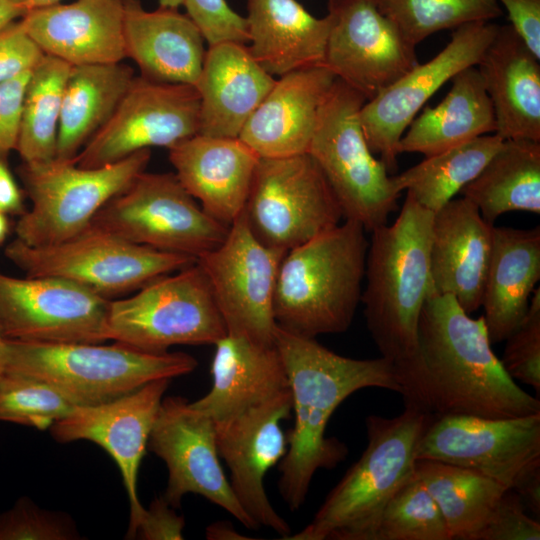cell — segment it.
I'll return each instance as SVG.
<instances>
[{"instance_id": "6da1fadb", "label": "cell", "mask_w": 540, "mask_h": 540, "mask_svg": "<svg viewBox=\"0 0 540 540\" xmlns=\"http://www.w3.org/2000/svg\"><path fill=\"white\" fill-rule=\"evenodd\" d=\"M483 316L473 319L448 294L431 292L420 315L413 359L396 370L405 406L433 417L487 418L540 413L491 348Z\"/></svg>"}, {"instance_id": "7a4b0ae2", "label": "cell", "mask_w": 540, "mask_h": 540, "mask_svg": "<svg viewBox=\"0 0 540 540\" xmlns=\"http://www.w3.org/2000/svg\"><path fill=\"white\" fill-rule=\"evenodd\" d=\"M275 346L282 358L294 413L287 434L288 449L279 462L278 491L295 512L304 504L319 469H333L347 454V446L326 437L328 422L339 405L364 388H382L400 394L394 365L383 357L354 359L277 327Z\"/></svg>"}, {"instance_id": "3957f363", "label": "cell", "mask_w": 540, "mask_h": 540, "mask_svg": "<svg viewBox=\"0 0 540 540\" xmlns=\"http://www.w3.org/2000/svg\"><path fill=\"white\" fill-rule=\"evenodd\" d=\"M433 214L406 193L396 220L371 232L361 302L367 329L381 357L395 370L416 353L420 315L433 292L429 258Z\"/></svg>"}, {"instance_id": "277c9868", "label": "cell", "mask_w": 540, "mask_h": 540, "mask_svg": "<svg viewBox=\"0 0 540 540\" xmlns=\"http://www.w3.org/2000/svg\"><path fill=\"white\" fill-rule=\"evenodd\" d=\"M365 232L359 223L344 220L285 253L273 303L277 327L315 338L351 326L361 302Z\"/></svg>"}, {"instance_id": "5b68a950", "label": "cell", "mask_w": 540, "mask_h": 540, "mask_svg": "<svg viewBox=\"0 0 540 540\" xmlns=\"http://www.w3.org/2000/svg\"><path fill=\"white\" fill-rule=\"evenodd\" d=\"M432 419L412 406L395 417L367 416L362 455L312 521L285 540H368L387 502L414 474L417 446Z\"/></svg>"}, {"instance_id": "8992f818", "label": "cell", "mask_w": 540, "mask_h": 540, "mask_svg": "<svg viewBox=\"0 0 540 540\" xmlns=\"http://www.w3.org/2000/svg\"><path fill=\"white\" fill-rule=\"evenodd\" d=\"M197 366L187 353H148L116 341L104 345L5 339L4 346V372L42 380L76 406L106 403L151 381L189 374Z\"/></svg>"}, {"instance_id": "52a82bcc", "label": "cell", "mask_w": 540, "mask_h": 540, "mask_svg": "<svg viewBox=\"0 0 540 540\" xmlns=\"http://www.w3.org/2000/svg\"><path fill=\"white\" fill-rule=\"evenodd\" d=\"M365 102L362 94L336 78L320 108L307 153L330 185L343 219L371 233L398 210L401 193L367 144L360 121Z\"/></svg>"}, {"instance_id": "ba28073f", "label": "cell", "mask_w": 540, "mask_h": 540, "mask_svg": "<svg viewBox=\"0 0 540 540\" xmlns=\"http://www.w3.org/2000/svg\"><path fill=\"white\" fill-rule=\"evenodd\" d=\"M151 150L101 167L74 161L22 162L17 172L31 201L15 225L17 239L30 246L63 242L91 225L95 214L146 170Z\"/></svg>"}, {"instance_id": "9c48e42d", "label": "cell", "mask_w": 540, "mask_h": 540, "mask_svg": "<svg viewBox=\"0 0 540 540\" xmlns=\"http://www.w3.org/2000/svg\"><path fill=\"white\" fill-rule=\"evenodd\" d=\"M109 340L148 353L176 345H214L227 335L208 279L195 261L126 298L110 300Z\"/></svg>"}, {"instance_id": "30bf717a", "label": "cell", "mask_w": 540, "mask_h": 540, "mask_svg": "<svg viewBox=\"0 0 540 540\" xmlns=\"http://www.w3.org/2000/svg\"><path fill=\"white\" fill-rule=\"evenodd\" d=\"M4 254L26 276L63 278L107 299L136 291L196 261L188 255L129 242L93 225L48 246H30L16 238Z\"/></svg>"}, {"instance_id": "8fae6325", "label": "cell", "mask_w": 540, "mask_h": 540, "mask_svg": "<svg viewBox=\"0 0 540 540\" xmlns=\"http://www.w3.org/2000/svg\"><path fill=\"white\" fill-rule=\"evenodd\" d=\"M91 225L129 242L197 259L229 226L208 215L175 173H140L93 217Z\"/></svg>"}, {"instance_id": "7c38bea8", "label": "cell", "mask_w": 540, "mask_h": 540, "mask_svg": "<svg viewBox=\"0 0 540 540\" xmlns=\"http://www.w3.org/2000/svg\"><path fill=\"white\" fill-rule=\"evenodd\" d=\"M243 215L260 242L283 251L343 220L336 196L308 153L260 158Z\"/></svg>"}, {"instance_id": "4fadbf2b", "label": "cell", "mask_w": 540, "mask_h": 540, "mask_svg": "<svg viewBox=\"0 0 540 540\" xmlns=\"http://www.w3.org/2000/svg\"><path fill=\"white\" fill-rule=\"evenodd\" d=\"M287 251L268 247L250 231L242 213L225 239L196 259L204 271L228 335L275 344L273 303L280 263Z\"/></svg>"}, {"instance_id": "5bb4252c", "label": "cell", "mask_w": 540, "mask_h": 540, "mask_svg": "<svg viewBox=\"0 0 540 540\" xmlns=\"http://www.w3.org/2000/svg\"><path fill=\"white\" fill-rule=\"evenodd\" d=\"M110 300L63 278L0 272V332L25 342L104 343Z\"/></svg>"}, {"instance_id": "9a60e30c", "label": "cell", "mask_w": 540, "mask_h": 540, "mask_svg": "<svg viewBox=\"0 0 540 540\" xmlns=\"http://www.w3.org/2000/svg\"><path fill=\"white\" fill-rule=\"evenodd\" d=\"M416 459L471 469L513 490L540 467V413L509 418L433 417L419 441Z\"/></svg>"}, {"instance_id": "2e32d148", "label": "cell", "mask_w": 540, "mask_h": 540, "mask_svg": "<svg viewBox=\"0 0 540 540\" xmlns=\"http://www.w3.org/2000/svg\"><path fill=\"white\" fill-rule=\"evenodd\" d=\"M200 98L194 85L136 76L109 120L74 159L83 168L118 162L151 147L170 149L199 130Z\"/></svg>"}, {"instance_id": "e0dca14e", "label": "cell", "mask_w": 540, "mask_h": 540, "mask_svg": "<svg viewBox=\"0 0 540 540\" xmlns=\"http://www.w3.org/2000/svg\"><path fill=\"white\" fill-rule=\"evenodd\" d=\"M147 449L166 464L168 481L162 496L173 508L193 493L223 508L246 528L261 527L243 509L223 471L214 421L186 398L163 397Z\"/></svg>"}, {"instance_id": "ac0fdd59", "label": "cell", "mask_w": 540, "mask_h": 540, "mask_svg": "<svg viewBox=\"0 0 540 540\" xmlns=\"http://www.w3.org/2000/svg\"><path fill=\"white\" fill-rule=\"evenodd\" d=\"M498 25L474 21L454 29L451 40L432 59L418 63L404 76L366 101L360 121L370 150L380 155L388 172L397 167L398 143L432 95L457 73L476 66Z\"/></svg>"}, {"instance_id": "d6986e66", "label": "cell", "mask_w": 540, "mask_h": 540, "mask_svg": "<svg viewBox=\"0 0 540 540\" xmlns=\"http://www.w3.org/2000/svg\"><path fill=\"white\" fill-rule=\"evenodd\" d=\"M324 66L372 100L419 62L416 46L370 0H328Z\"/></svg>"}, {"instance_id": "ffe728a7", "label": "cell", "mask_w": 540, "mask_h": 540, "mask_svg": "<svg viewBox=\"0 0 540 540\" xmlns=\"http://www.w3.org/2000/svg\"><path fill=\"white\" fill-rule=\"evenodd\" d=\"M289 388L231 417L214 421L217 450L230 471V486L243 509L260 526L286 539L287 521L268 499L264 480L288 449L281 423L290 417Z\"/></svg>"}, {"instance_id": "44dd1931", "label": "cell", "mask_w": 540, "mask_h": 540, "mask_svg": "<svg viewBox=\"0 0 540 540\" xmlns=\"http://www.w3.org/2000/svg\"><path fill=\"white\" fill-rule=\"evenodd\" d=\"M171 379L151 381L115 400L76 406L48 429L59 443L87 440L103 448L117 464L126 489L130 518L127 539H134L146 508L137 492V480L148 439Z\"/></svg>"}, {"instance_id": "7402d4cb", "label": "cell", "mask_w": 540, "mask_h": 540, "mask_svg": "<svg viewBox=\"0 0 540 540\" xmlns=\"http://www.w3.org/2000/svg\"><path fill=\"white\" fill-rule=\"evenodd\" d=\"M493 228L465 197L453 198L433 214L429 251L432 290L453 296L468 314L482 304Z\"/></svg>"}, {"instance_id": "603a6c76", "label": "cell", "mask_w": 540, "mask_h": 540, "mask_svg": "<svg viewBox=\"0 0 540 540\" xmlns=\"http://www.w3.org/2000/svg\"><path fill=\"white\" fill-rule=\"evenodd\" d=\"M168 150L184 189L208 215L229 226L244 209L259 155L239 137L199 133Z\"/></svg>"}, {"instance_id": "cb8c5ba5", "label": "cell", "mask_w": 540, "mask_h": 540, "mask_svg": "<svg viewBox=\"0 0 540 540\" xmlns=\"http://www.w3.org/2000/svg\"><path fill=\"white\" fill-rule=\"evenodd\" d=\"M45 55L71 66L122 62L123 0H76L30 10L21 19Z\"/></svg>"}, {"instance_id": "d4e9b609", "label": "cell", "mask_w": 540, "mask_h": 540, "mask_svg": "<svg viewBox=\"0 0 540 540\" xmlns=\"http://www.w3.org/2000/svg\"><path fill=\"white\" fill-rule=\"evenodd\" d=\"M335 80L324 65L279 77L239 138L260 158L307 153L320 108Z\"/></svg>"}, {"instance_id": "484cf974", "label": "cell", "mask_w": 540, "mask_h": 540, "mask_svg": "<svg viewBox=\"0 0 540 540\" xmlns=\"http://www.w3.org/2000/svg\"><path fill=\"white\" fill-rule=\"evenodd\" d=\"M126 58L140 76L161 83L196 84L204 61L205 39L187 15L176 8L146 10L140 0H123Z\"/></svg>"}, {"instance_id": "4316f807", "label": "cell", "mask_w": 540, "mask_h": 540, "mask_svg": "<svg viewBox=\"0 0 540 540\" xmlns=\"http://www.w3.org/2000/svg\"><path fill=\"white\" fill-rule=\"evenodd\" d=\"M276 79L252 57L247 45H209L195 84L200 98L198 133L239 137Z\"/></svg>"}, {"instance_id": "83f0119b", "label": "cell", "mask_w": 540, "mask_h": 540, "mask_svg": "<svg viewBox=\"0 0 540 540\" xmlns=\"http://www.w3.org/2000/svg\"><path fill=\"white\" fill-rule=\"evenodd\" d=\"M503 140L540 142V59L511 25L497 31L476 65Z\"/></svg>"}, {"instance_id": "f1b7e54d", "label": "cell", "mask_w": 540, "mask_h": 540, "mask_svg": "<svg viewBox=\"0 0 540 540\" xmlns=\"http://www.w3.org/2000/svg\"><path fill=\"white\" fill-rule=\"evenodd\" d=\"M247 46L271 76L324 65L332 19L317 18L297 0H247Z\"/></svg>"}, {"instance_id": "f546056e", "label": "cell", "mask_w": 540, "mask_h": 540, "mask_svg": "<svg viewBox=\"0 0 540 540\" xmlns=\"http://www.w3.org/2000/svg\"><path fill=\"white\" fill-rule=\"evenodd\" d=\"M212 386L192 406L219 421L289 388L282 358L274 345L226 335L215 344Z\"/></svg>"}, {"instance_id": "4dcf8cb0", "label": "cell", "mask_w": 540, "mask_h": 540, "mask_svg": "<svg viewBox=\"0 0 540 540\" xmlns=\"http://www.w3.org/2000/svg\"><path fill=\"white\" fill-rule=\"evenodd\" d=\"M540 279V228H493L482 304L490 342L500 343L522 321Z\"/></svg>"}, {"instance_id": "1f68e13d", "label": "cell", "mask_w": 540, "mask_h": 540, "mask_svg": "<svg viewBox=\"0 0 540 540\" xmlns=\"http://www.w3.org/2000/svg\"><path fill=\"white\" fill-rule=\"evenodd\" d=\"M445 98L426 107L412 120L398 143V152L421 153L429 157L496 132L492 102L476 66L457 73Z\"/></svg>"}, {"instance_id": "d6a6232c", "label": "cell", "mask_w": 540, "mask_h": 540, "mask_svg": "<svg viewBox=\"0 0 540 540\" xmlns=\"http://www.w3.org/2000/svg\"><path fill=\"white\" fill-rule=\"evenodd\" d=\"M122 62L71 66L65 83L56 158L74 161L109 120L135 78Z\"/></svg>"}, {"instance_id": "836d02e7", "label": "cell", "mask_w": 540, "mask_h": 540, "mask_svg": "<svg viewBox=\"0 0 540 540\" xmlns=\"http://www.w3.org/2000/svg\"><path fill=\"white\" fill-rule=\"evenodd\" d=\"M489 224L511 211L540 214V142L503 140L480 173L461 191Z\"/></svg>"}, {"instance_id": "e575fe53", "label": "cell", "mask_w": 540, "mask_h": 540, "mask_svg": "<svg viewBox=\"0 0 540 540\" xmlns=\"http://www.w3.org/2000/svg\"><path fill=\"white\" fill-rule=\"evenodd\" d=\"M414 472L440 508L451 540H478L507 490L476 471L436 460L416 459Z\"/></svg>"}, {"instance_id": "d590c367", "label": "cell", "mask_w": 540, "mask_h": 540, "mask_svg": "<svg viewBox=\"0 0 540 540\" xmlns=\"http://www.w3.org/2000/svg\"><path fill=\"white\" fill-rule=\"evenodd\" d=\"M502 142L496 133L482 135L425 157L401 174L391 176L393 185L397 192L406 190L434 213L480 173Z\"/></svg>"}, {"instance_id": "8d00e7d4", "label": "cell", "mask_w": 540, "mask_h": 540, "mask_svg": "<svg viewBox=\"0 0 540 540\" xmlns=\"http://www.w3.org/2000/svg\"><path fill=\"white\" fill-rule=\"evenodd\" d=\"M71 65L44 55L26 84L16 149L22 162L56 158L63 91Z\"/></svg>"}, {"instance_id": "74e56055", "label": "cell", "mask_w": 540, "mask_h": 540, "mask_svg": "<svg viewBox=\"0 0 540 540\" xmlns=\"http://www.w3.org/2000/svg\"><path fill=\"white\" fill-rule=\"evenodd\" d=\"M414 46L442 30L502 14L497 0H370Z\"/></svg>"}, {"instance_id": "f35d334b", "label": "cell", "mask_w": 540, "mask_h": 540, "mask_svg": "<svg viewBox=\"0 0 540 540\" xmlns=\"http://www.w3.org/2000/svg\"><path fill=\"white\" fill-rule=\"evenodd\" d=\"M368 540H451L436 501L414 474L381 511Z\"/></svg>"}, {"instance_id": "ab89813d", "label": "cell", "mask_w": 540, "mask_h": 540, "mask_svg": "<svg viewBox=\"0 0 540 540\" xmlns=\"http://www.w3.org/2000/svg\"><path fill=\"white\" fill-rule=\"evenodd\" d=\"M75 407L42 380L10 372L0 376V421L46 430Z\"/></svg>"}, {"instance_id": "60d3db41", "label": "cell", "mask_w": 540, "mask_h": 540, "mask_svg": "<svg viewBox=\"0 0 540 540\" xmlns=\"http://www.w3.org/2000/svg\"><path fill=\"white\" fill-rule=\"evenodd\" d=\"M80 534L64 512L39 507L23 496L0 513V540H75Z\"/></svg>"}, {"instance_id": "b9f144b4", "label": "cell", "mask_w": 540, "mask_h": 540, "mask_svg": "<svg viewBox=\"0 0 540 540\" xmlns=\"http://www.w3.org/2000/svg\"><path fill=\"white\" fill-rule=\"evenodd\" d=\"M500 362L513 379L540 393V288L537 287L522 321L504 340Z\"/></svg>"}, {"instance_id": "7bdbcfd3", "label": "cell", "mask_w": 540, "mask_h": 540, "mask_svg": "<svg viewBox=\"0 0 540 540\" xmlns=\"http://www.w3.org/2000/svg\"><path fill=\"white\" fill-rule=\"evenodd\" d=\"M183 6L208 46L228 41L248 43L246 18L235 12L226 0H183Z\"/></svg>"}, {"instance_id": "ee69618b", "label": "cell", "mask_w": 540, "mask_h": 540, "mask_svg": "<svg viewBox=\"0 0 540 540\" xmlns=\"http://www.w3.org/2000/svg\"><path fill=\"white\" fill-rule=\"evenodd\" d=\"M520 496L507 489L482 529L478 540H539L540 523L525 512Z\"/></svg>"}, {"instance_id": "f6af8a7d", "label": "cell", "mask_w": 540, "mask_h": 540, "mask_svg": "<svg viewBox=\"0 0 540 540\" xmlns=\"http://www.w3.org/2000/svg\"><path fill=\"white\" fill-rule=\"evenodd\" d=\"M45 54L21 20L0 30V84L31 72Z\"/></svg>"}, {"instance_id": "bcb514c9", "label": "cell", "mask_w": 540, "mask_h": 540, "mask_svg": "<svg viewBox=\"0 0 540 540\" xmlns=\"http://www.w3.org/2000/svg\"><path fill=\"white\" fill-rule=\"evenodd\" d=\"M31 72L0 84V159L16 149L26 84Z\"/></svg>"}, {"instance_id": "7dc6e473", "label": "cell", "mask_w": 540, "mask_h": 540, "mask_svg": "<svg viewBox=\"0 0 540 540\" xmlns=\"http://www.w3.org/2000/svg\"><path fill=\"white\" fill-rule=\"evenodd\" d=\"M185 520L163 496L151 502L137 527L135 538L141 540H181Z\"/></svg>"}, {"instance_id": "c3c4849f", "label": "cell", "mask_w": 540, "mask_h": 540, "mask_svg": "<svg viewBox=\"0 0 540 540\" xmlns=\"http://www.w3.org/2000/svg\"><path fill=\"white\" fill-rule=\"evenodd\" d=\"M506 8L511 26L540 59V0H497Z\"/></svg>"}, {"instance_id": "681fc988", "label": "cell", "mask_w": 540, "mask_h": 540, "mask_svg": "<svg viewBox=\"0 0 540 540\" xmlns=\"http://www.w3.org/2000/svg\"><path fill=\"white\" fill-rule=\"evenodd\" d=\"M23 198V192L5 161L0 159V210L7 215L20 216L25 211Z\"/></svg>"}, {"instance_id": "f907efd6", "label": "cell", "mask_w": 540, "mask_h": 540, "mask_svg": "<svg viewBox=\"0 0 540 540\" xmlns=\"http://www.w3.org/2000/svg\"><path fill=\"white\" fill-rule=\"evenodd\" d=\"M521 498L525 508L534 516H540V467L528 473L513 489Z\"/></svg>"}, {"instance_id": "816d5d0a", "label": "cell", "mask_w": 540, "mask_h": 540, "mask_svg": "<svg viewBox=\"0 0 540 540\" xmlns=\"http://www.w3.org/2000/svg\"><path fill=\"white\" fill-rule=\"evenodd\" d=\"M29 9L23 0H0V30L21 20Z\"/></svg>"}, {"instance_id": "f5cc1de1", "label": "cell", "mask_w": 540, "mask_h": 540, "mask_svg": "<svg viewBox=\"0 0 540 540\" xmlns=\"http://www.w3.org/2000/svg\"><path fill=\"white\" fill-rule=\"evenodd\" d=\"M206 538L211 540L248 539L241 535L229 522H215L206 528Z\"/></svg>"}, {"instance_id": "db71d44e", "label": "cell", "mask_w": 540, "mask_h": 540, "mask_svg": "<svg viewBox=\"0 0 540 540\" xmlns=\"http://www.w3.org/2000/svg\"><path fill=\"white\" fill-rule=\"evenodd\" d=\"M29 11L61 3L62 0H23Z\"/></svg>"}, {"instance_id": "11a10c76", "label": "cell", "mask_w": 540, "mask_h": 540, "mask_svg": "<svg viewBox=\"0 0 540 540\" xmlns=\"http://www.w3.org/2000/svg\"><path fill=\"white\" fill-rule=\"evenodd\" d=\"M9 233V221L7 214L0 210V245L3 244Z\"/></svg>"}, {"instance_id": "9f6ffc18", "label": "cell", "mask_w": 540, "mask_h": 540, "mask_svg": "<svg viewBox=\"0 0 540 540\" xmlns=\"http://www.w3.org/2000/svg\"><path fill=\"white\" fill-rule=\"evenodd\" d=\"M159 7L176 8L183 5V0H158Z\"/></svg>"}, {"instance_id": "6f0895ef", "label": "cell", "mask_w": 540, "mask_h": 540, "mask_svg": "<svg viewBox=\"0 0 540 540\" xmlns=\"http://www.w3.org/2000/svg\"><path fill=\"white\" fill-rule=\"evenodd\" d=\"M4 346H5V338L2 336L0 332V376L4 372Z\"/></svg>"}]
</instances>
